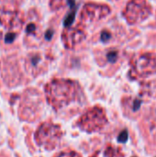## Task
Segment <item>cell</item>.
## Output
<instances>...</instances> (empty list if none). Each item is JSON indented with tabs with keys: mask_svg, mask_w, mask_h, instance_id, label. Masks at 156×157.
<instances>
[{
	"mask_svg": "<svg viewBox=\"0 0 156 157\" xmlns=\"http://www.w3.org/2000/svg\"><path fill=\"white\" fill-rule=\"evenodd\" d=\"M47 100L56 110H60L74 102L77 98L75 85L69 81H54L47 86Z\"/></svg>",
	"mask_w": 156,
	"mask_h": 157,
	"instance_id": "1",
	"label": "cell"
},
{
	"mask_svg": "<svg viewBox=\"0 0 156 157\" xmlns=\"http://www.w3.org/2000/svg\"><path fill=\"white\" fill-rule=\"evenodd\" d=\"M63 137V132L59 125L47 121L40 125L35 132L37 144L47 151L55 149Z\"/></svg>",
	"mask_w": 156,
	"mask_h": 157,
	"instance_id": "2",
	"label": "cell"
},
{
	"mask_svg": "<svg viewBox=\"0 0 156 157\" xmlns=\"http://www.w3.org/2000/svg\"><path fill=\"white\" fill-rule=\"evenodd\" d=\"M108 123V118L104 109L96 106L86 111L77 121L76 126L80 130L92 133L101 131Z\"/></svg>",
	"mask_w": 156,
	"mask_h": 157,
	"instance_id": "3",
	"label": "cell"
},
{
	"mask_svg": "<svg viewBox=\"0 0 156 157\" xmlns=\"http://www.w3.org/2000/svg\"><path fill=\"white\" fill-rule=\"evenodd\" d=\"M151 12L152 8L145 0H132L127 6L126 17L129 23H138L146 19Z\"/></svg>",
	"mask_w": 156,
	"mask_h": 157,
	"instance_id": "4",
	"label": "cell"
},
{
	"mask_svg": "<svg viewBox=\"0 0 156 157\" xmlns=\"http://www.w3.org/2000/svg\"><path fill=\"white\" fill-rule=\"evenodd\" d=\"M134 70L139 76H148L156 72V57L153 54H144L137 61Z\"/></svg>",
	"mask_w": 156,
	"mask_h": 157,
	"instance_id": "5",
	"label": "cell"
},
{
	"mask_svg": "<svg viewBox=\"0 0 156 157\" xmlns=\"http://www.w3.org/2000/svg\"><path fill=\"white\" fill-rule=\"evenodd\" d=\"M54 157H82L78 153L74 151H63L56 155Z\"/></svg>",
	"mask_w": 156,
	"mask_h": 157,
	"instance_id": "6",
	"label": "cell"
},
{
	"mask_svg": "<svg viewBox=\"0 0 156 157\" xmlns=\"http://www.w3.org/2000/svg\"><path fill=\"white\" fill-rule=\"evenodd\" d=\"M118 140H119V142H120V143H125V142H127V140H128V132H127V131H123L122 132H120V134Z\"/></svg>",
	"mask_w": 156,
	"mask_h": 157,
	"instance_id": "7",
	"label": "cell"
},
{
	"mask_svg": "<svg viewBox=\"0 0 156 157\" xmlns=\"http://www.w3.org/2000/svg\"><path fill=\"white\" fill-rule=\"evenodd\" d=\"M108 59L110 61V62H115L116 61V59H117V52H109L108 54Z\"/></svg>",
	"mask_w": 156,
	"mask_h": 157,
	"instance_id": "8",
	"label": "cell"
},
{
	"mask_svg": "<svg viewBox=\"0 0 156 157\" xmlns=\"http://www.w3.org/2000/svg\"><path fill=\"white\" fill-rule=\"evenodd\" d=\"M14 39H15V35L14 34H7L6 37V42L10 43V42H12L14 40Z\"/></svg>",
	"mask_w": 156,
	"mask_h": 157,
	"instance_id": "9",
	"label": "cell"
},
{
	"mask_svg": "<svg viewBox=\"0 0 156 157\" xmlns=\"http://www.w3.org/2000/svg\"><path fill=\"white\" fill-rule=\"evenodd\" d=\"M109 38H110V35H109V33H108L107 31H104L103 33H102V40L103 41H107L108 40H109Z\"/></svg>",
	"mask_w": 156,
	"mask_h": 157,
	"instance_id": "10",
	"label": "cell"
},
{
	"mask_svg": "<svg viewBox=\"0 0 156 157\" xmlns=\"http://www.w3.org/2000/svg\"><path fill=\"white\" fill-rule=\"evenodd\" d=\"M35 29V25L34 24H30V25H29L28 26V31H33Z\"/></svg>",
	"mask_w": 156,
	"mask_h": 157,
	"instance_id": "11",
	"label": "cell"
}]
</instances>
